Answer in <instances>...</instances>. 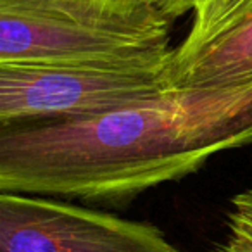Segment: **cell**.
Returning <instances> with one entry per match:
<instances>
[{"label":"cell","instance_id":"1","mask_svg":"<svg viewBox=\"0 0 252 252\" xmlns=\"http://www.w3.org/2000/svg\"><path fill=\"white\" fill-rule=\"evenodd\" d=\"M252 145V74L166 87L87 119L0 130V192L125 204Z\"/></svg>","mask_w":252,"mask_h":252},{"label":"cell","instance_id":"2","mask_svg":"<svg viewBox=\"0 0 252 252\" xmlns=\"http://www.w3.org/2000/svg\"><path fill=\"white\" fill-rule=\"evenodd\" d=\"M175 21L161 0H0V64L166 71Z\"/></svg>","mask_w":252,"mask_h":252},{"label":"cell","instance_id":"3","mask_svg":"<svg viewBox=\"0 0 252 252\" xmlns=\"http://www.w3.org/2000/svg\"><path fill=\"white\" fill-rule=\"evenodd\" d=\"M166 88L164 71L0 64V130L87 119Z\"/></svg>","mask_w":252,"mask_h":252},{"label":"cell","instance_id":"4","mask_svg":"<svg viewBox=\"0 0 252 252\" xmlns=\"http://www.w3.org/2000/svg\"><path fill=\"white\" fill-rule=\"evenodd\" d=\"M0 252H183L159 228L33 193L0 192Z\"/></svg>","mask_w":252,"mask_h":252},{"label":"cell","instance_id":"5","mask_svg":"<svg viewBox=\"0 0 252 252\" xmlns=\"http://www.w3.org/2000/svg\"><path fill=\"white\" fill-rule=\"evenodd\" d=\"M252 74V18L178 66L164 71L166 87L223 83Z\"/></svg>","mask_w":252,"mask_h":252},{"label":"cell","instance_id":"6","mask_svg":"<svg viewBox=\"0 0 252 252\" xmlns=\"http://www.w3.org/2000/svg\"><path fill=\"white\" fill-rule=\"evenodd\" d=\"M190 9L193 12L190 32L175 47L168 67L187 63L214 40L252 18V0H190Z\"/></svg>","mask_w":252,"mask_h":252},{"label":"cell","instance_id":"7","mask_svg":"<svg viewBox=\"0 0 252 252\" xmlns=\"http://www.w3.org/2000/svg\"><path fill=\"white\" fill-rule=\"evenodd\" d=\"M216 252H252V189L231 199L228 233Z\"/></svg>","mask_w":252,"mask_h":252},{"label":"cell","instance_id":"8","mask_svg":"<svg viewBox=\"0 0 252 252\" xmlns=\"http://www.w3.org/2000/svg\"><path fill=\"white\" fill-rule=\"evenodd\" d=\"M161 2L164 4L166 11L175 19H178L180 16L192 11V9H190V0H161Z\"/></svg>","mask_w":252,"mask_h":252}]
</instances>
